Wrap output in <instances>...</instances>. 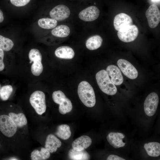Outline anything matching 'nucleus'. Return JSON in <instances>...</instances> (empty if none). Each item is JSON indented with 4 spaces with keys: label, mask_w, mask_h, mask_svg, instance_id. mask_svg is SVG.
<instances>
[{
    "label": "nucleus",
    "mask_w": 160,
    "mask_h": 160,
    "mask_svg": "<svg viewBox=\"0 0 160 160\" xmlns=\"http://www.w3.org/2000/svg\"><path fill=\"white\" fill-rule=\"evenodd\" d=\"M50 17L57 21H63L68 18L71 14L69 8L64 4L57 5L50 11Z\"/></svg>",
    "instance_id": "nucleus-9"
},
{
    "label": "nucleus",
    "mask_w": 160,
    "mask_h": 160,
    "mask_svg": "<svg viewBox=\"0 0 160 160\" xmlns=\"http://www.w3.org/2000/svg\"><path fill=\"white\" fill-rule=\"evenodd\" d=\"M61 141L55 135H49L47 137L45 143V148L50 153L56 152L58 148L61 145Z\"/></svg>",
    "instance_id": "nucleus-17"
},
{
    "label": "nucleus",
    "mask_w": 160,
    "mask_h": 160,
    "mask_svg": "<svg viewBox=\"0 0 160 160\" xmlns=\"http://www.w3.org/2000/svg\"><path fill=\"white\" fill-rule=\"evenodd\" d=\"M29 101L38 114L41 115L45 112V97L43 92L38 90L34 92L30 96Z\"/></svg>",
    "instance_id": "nucleus-4"
},
{
    "label": "nucleus",
    "mask_w": 160,
    "mask_h": 160,
    "mask_svg": "<svg viewBox=\"0 0 160 160\" xmlns=\"http://www.w3.org/2000/svg\"><path fill=\"white\" fill-rule=\"evenodd\" d=\"M92 140L90 137L87 135H82L74 140L72 146L74 149L77 151L84 150L91 144Z\"/></svg>",
    "instance_id": "nucleus-16"
},
{
    "label": "nucleus",
    "mask_w": 160,
    "mask_h": 160,
    "mask_svg": "<svg viewBox=\"0 0 160 160\" xmlns=\"http://www.w3.org/2000/svg\"><path fill=\"white\" fill-rule=\"evenodd\" d=\"M107 160H125V159L118 156L111 154L109 155L107 159Z\"/></svg>",
    "instance_id": "nucleus-30"
},
{
    "label": "nucleus",
    "mask_w": 160,
    "mask_h": 160,
    "mask_svg": "<svg viewBox=\"0 0 160 160\" xmlns=\"http://www.w3.org/2000/svg\"><path fill=\"white\" fill-rule=\"evenodd\" d=\"M108 75L111 77V80L115 84L119 85L121 84L124 79L120 69L116 66L110 65L106 69Z\"/></svg>",
    "instance_id": "nucleus-14"
},
{
    "label": "nucleus",
    "mask_w": 160,
    "mask_h": 160,
    "mask_svg": "<svg viewBox=\"0 0 160 160\" xmlns=\"http://www.w3.org/2000/svg\"><path fill=\"white\" fill-rule=\"evenodd\" d=\"M70 29L67 25H60L56 27L52 30L53 36L59 38H65L68 36L70 33Z\"/></svg>",
    "instance_id": "nucleus-21"
},
{
    "label": "nucleus",
    "mask_w": 160,
    "mask_h": 160,
    "mask_svg": "<svg viewBox=\"0 0 160 160\" xmlns=\"http://www.w3.org/2000/svg\"><path fill=\"white\" fill-rule=\"evenodd\" d=\"M0 88H1V85H0Z\"/></svg>",
    "instance_id": "nucleus-34"
},
{
    "label": "nucleus",
    "mask_w": 160,
    "mask_h": 160,
    "mask_svg": "<svg viewBox=\"0 0 160 160\" xmlns=\"http://www.w3.org/2000/svg\"><path fill=\"white\" fill-rule=\"evenodd\" d=\"M145 16L149 26L151 28H156L160 21V12L155 4L150 5L146 11Z\"/></svg>",
    "instance_id": "nucleus-11"
},
{
    "label": "nucleus",
    "mask_w": 160,
    "mask_h": 160,
    "mask_svg": "<svg viewBox=\"0 0 160 160\" xmlns=\"http://www.w3.org/2000/svg\"><path fill=\"white\" fill-rule=\"evenodd\" d=\"M17 129V126L9 116L0 115V130L4 135L12 137L15 134Z\"/></svg>",
    "instance_id": "nucleus-6"
},
{
    "label": "nucleus",
    "mask_w": 160,
    "mask_h": 160,
    "mask_svg": "<svg viewBox=\"0 0 160 160\" xmlns=\"http://www.w3.org/2000/svg\"><path fill=\"white\" fill-rule=\"evenodd\" d=\"M12 87L10 85H6L2 87L0 90V97L4 101L7 100L12 91Z\"/></svg>",
    "instance_id": "nucleus-28"
},
{
    "label": "nucleus",
    "mask_w": 160,
    "mask_h": 160,
    "mask_svg": "<svg viewBox=\"0 0 160 160\" xmlns=\"http://www.w3.org/2000/svg\"><path fill=\"white\" fill-rule=\"evenodd\" d=\"M50 153L45 148H42L41 150H34L31 153V159L32 160H45L48 159Z\"/></svg>",
    "instance_id": "nucleus-23"
},
{
    "label": "nucleus",
    "mask_w": 160,
    "mask_h": 160,
    "mask_svg": "<svg viewBox=\"0 0 160 160\" xmlns=\"http://www.w3.org/2000/svg\"><path fill=\"white\" fill-rule=\"evenodd\" d=\"M138 30L135 25L126 26L118 31L117 35L121 41L129 42L135 40L137 36Z\"/></svg>",
    "instance_id": "nucleus-7"
},
{
    "label": "nucleus",
    "mask_w": 160,
    "mask_h": 160,
    "mask_svg": "<svg viewBox=\"0 0 160 160\" xmlns=\"http://www.w3.org/2000/svg\"><path fill=\"white\" fill-rule=\"evenodd\" d=\"M100 10L96 6H90L81 11L78 16L80 19L85 22H91L97 19L100 15Z\"/></svg>",
    "instance_id": "nucleus-12"
},
{
    "label": "nucleus",
    "mask_w": 160,
    "mask_h": 160,
    "mask_svg": "<svg viewBox=\"0 0 160 160\" xmlns=\"http://www.w3.org/2000/svg\"><path fill=\"white\" fill-rule=\"evenodd\" d=\"M55 55L60 58L71 59L73 58L75 52L73 49L68 46H62L57 48L55 51Z\"/></svg>",
    "instance_id": "nucleus-18"
},
{
    "label": "nucleus",
    "mask_w": 160,
    "mask_h": 160,
    "mask_svg": "<svg viewBox=\"0 0 160 160\" xmlns=\"http://www.w3.org/2000/svg\"><path fill=\"white\" fill-rule=\"evenodd\" d=\"M9 115L12 119L17 127H22L27 124L26 118L22 113L16 114L11 112L9 113Z\"/></svg>",
    "instance_id": "nucleus-24"
},
{
    "label": "nucleus",
    "mask_w": 160,
    "mask_h": 160,
    "mask_svg": "<svg viewBox=\"0 0 160 160\" xmlns=\"http://www.w3.org/2000/svg\"><path fill=\"white\" fill-rule=\"evenodd\" d=\"M38 24L41 28L47 29H52L57 25V21L52 18H43L39 19Z\"/></svg>",
    "instance_id": "nucleus-26"
},
{
    "label": "nucleus",
    "mask_w": 160,
    "mask_h": 160,
    "mask_svg": "<svg viewBox=\"0 0 160 160\" xmlns=\"http://www.w3.org/2000/svg\"><path fill=\"white\" fill-rule=\"evenodd\" d=\"M14 44L11 40L0 35V49L3 51H8L12 48Z\"/></svg>",
    "instance_id": "nucleus-27"
},
{
    "label": "nucleus",
    "mask_w": 160,
    "mask_h": 160,
    "mask_svg": "<svg viewBox=\"0 0 160 160\" xmlns=\"http://www.w3.org/2000/svg\"><path fill=\"white\" fill-rule=\"evenodd\" d=\"M9 160H18V159L16 158L12 157L11 158H10Z\"/></svg>",
    "instance_id": "nucleus-33"
},
{
    "label": "nucleus",
    "mask_w": 160,
    "mask_h": 160,
    "mask_svg": "<svg viewBox=\"0 0 160 160\" xmlns=\"http://www.w3.org/2000/svg\"><path fill=\"white\" fill-rule=\"evenodd\" d=\"M55 134L58 137L62 139H68L71 135L70 127L66 124H63L59 126L57 128Z\"/></svg>",
    "instance_id": "nucleus-25"
},
{
    "label": "nucleus",
    "mask_w": 160,
    "mask_h": 160,
    "mask_svg": "<svg viewBox=\"0 0 160 160\" xmlns=\"http://www.w3.org/2000/svg\"><path fill=\"white\" fill-rule=\"evenodd\" d=\"M68 156L70 159L73 160H87L90 158L88 153L84 150L77 151L73 148L69 150Z\"/></svg>",
    "instance_id": "nucleus-22"
},
{
    "label": "nucleus",
    "mask_w": 160,
    "mask_h": 160,
    "mask_svg": "<svg viewBox=\"0 0 160 160\" xmlns=\"http://www.w3.org/2000/svg\"><path fill=\"white\" fill-rule=\"evenodd\" d=\"M132 18L129 15L123 13L116 15L113 20L114 28L117 31L126 26L132 25Z\"/></svg>",
    "instance_id": "nucleus-13"
},
{
    "label": "nucleus",
    "mask_w": 160,
    "mask_h": 160,
    "mask_svg": "<svg viewBox=\"0 0 160 160\" xmlns=\"http://www.w3.org/2000/svg\"><path fill=\"white\" fill-rule=\"evenodd\" d=\"M103 39L99 35H95L89 38L86 42L87 48L91 50L97 49L101 45Z\"/></svg>",
    "instance_id": "nucleus-19"
},
{
    "label": "nucleus",
    "mask_w": 160,
    "mask_h": 160,
    "mask_svg": "<svg viewBox=\"0 0 160 160\" xmlns=\"http://www.w3.org/2000/svg\"><path fill=\"white\" fill-rule=\"evenodd\" d=\"M4 19L3 14L2 11L0 9V23L3 22Z\"/></svg>",
    "instance_id": "nucleus-31"
},
{
    "label": "nucleus",
    "mask_w": 160,
    "mask_h": 160,
    "mask_svg": "<svg viewBox=\"0 0 160 160\" xmlns=\"http://www.w3.org/2000/svg\"><path fill=\"white\" fill-rule=\"evenodd\" d=\"M79 97L84 104L88 107H92L96 103V98L93 88L87 82L83 81L78 88Z\"/></svg>",
    "instance_id": "nucleus-1"
},
{
    "label": "nucleus",
    "mask_w": 160,
    "mask_h": 160,
    "mask_svg": "<svg viewBox=\"0 0 160 160\" xmlns=\"http://www.w3.org/2000/svg\"><path fill=\"white\" fill-rule=\"evenodd\" d=\"M125 135L122 133L111 132L107 136L106 139L109 143L114 148H118L124 147L126 143L123 141Z\"/></svg>",
    "instance_id": "nucleus-15"
},
{
    "label": "nucleus",
    "mask_w": 160,
    "mask_h": 160,
    "mask_svg": "<svg viewBox=\"0 0 160 160\" xmlns=\"http://www.w3.org/2000/svg\"><path fill=\"white\" fill-rule=\"evenodd\" d=\"M4 56V51L0 49V71H2L4 68V64L3 62Z\"/></svg>",
    "instance_id": "nucleus-29"
},
{
    "label": "nucleus",
    "mask_w": 160,
    "mask_h": 160,
    "mask_svg": "<svg viewBox=\"0 0 160 160\" xmlns=\"http://www.w3.org/2000/svg\"><path fill=\"white\" fill-rule=\"evenodd\" d=\"M52 98L54 102L59 105V111L61 114H65L72 110L73 106L71 100L62 91L54 92L52 94Z\"/></svg>",
    "instance_id": "nucleus-3"
},
{
    "label": "nucleus",
    "mask_w": 160,
    "mask_h": 160,
    "mask_svg": "<svg viewBox=\"0 0 160 160\" xmlns=\"http://www.w3.org/2000/svg\"><path fill=\"white\" fill-rule=\"evenodd\" d=\"M152 1L154 2H160V0H151Z\"/></svg>",
    "instance_id": "nucleus-32"
},
{
    "label": "nucleus",
    "mask_w": 160,
    "mask_h": 160,
    "mask_svg": "<svg viewBox=\"0 0 160 160\" xmlns=\"http://www.w3.org/2000/svg\"><path fill=\"white\" fill-rule=\"evenodd\" d=\"M159 102L157 94L152 92L149 94L145 100L144 109L147 115L149 116H153L156 112Z\"/></svg>",
    "instance_id": "nucleus-8"
},
{
    "label": "nucleus",
    "mask_w": 160,
    "mask_h": 160,
    "mask_svg": "<svg viewBox=\"0 0 160 160\" xmlns=\"http://www.w3.org/2000/svg\"><path fill=\"white\" fill-rule=\"evenodd\" d=\"M117 64L123 73L128 78L134 79L137 77L138 73L137 70L128 61L120 59L117 61Z\"/></svg>",
    "instance_id": "nucleus-10"
},
{
    "label": "nucleus",
    "mask_w": 160,
    "mask_h": 160,
    "mask_svg": "<svg viewBox=\"0 0 160 160\" xmlns=\"http://www.w3.org/2000/svg\"><path fill=\"white\" fill-rule=\"evenodd\" d=\"M144 148L148 154L152 157H157L160 155V144L152 142L144 144Z\"/></svg>",
    "instance_id": "nucleus-20"
},
{
    "label": "nucleus",
    "mask_w": 160,
    "mask_h": 160,
    "mask_svg": "<svg viewBox=\"0 0 160 160\" xmlns=\"http://www.w3.org/2000/svg\"><path fill=\"white\" fill-rule=\"evenodd\" d=\"M28 57L31 61L30 63L33 62L31 68L32 73L35 76H39L42 73L43 69L41 53L38 49H32L29 51Z\"/></svg>",
    "instance_id": "nucleus-5"
},
{
    "label": "nucleus",
    "mask_w": 160,
    "mask_h": 160,
    "mask_svg": "<svg viewBox=\"0 0 160 160\" xmlns=\"http://www.w3.org/2000/svg\"><path fill=\"white\" fill-rule=\"evenodd\" d=\"M95 77L97 84L103 92L111 95L116 93L117 89L111 81L106 70H102L99 71L96 74Z\"/></svg>",
    "instance_id": "nucleus-2"
}]
</instances>
